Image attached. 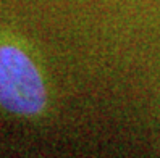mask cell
<instances>
[{
    "label": "cell",
    "mask_w": 160,
    "mask_h": 158,
    "mask_svg": "<svg viewBox=\"0 0 160 158\" xmlns=\"http://www.w3.org/2000/svg\"><path fill=\"white\" fill-rule=\"evenodd\" d=\"M47 86L41 69L15 42H0V108L34 118L47 108Z\"/></svg>",
    "instance_id": "6da1fadb"
}]
</instances>
